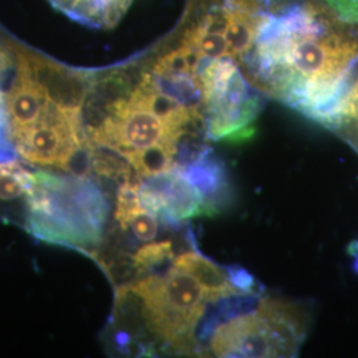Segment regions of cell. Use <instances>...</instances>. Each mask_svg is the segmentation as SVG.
I'll return each instance as SVG.
<instances>
[{"mask_svg": "<svg viewBox=\"0 0 358 358\" xmlns=\"http://www.w3.org/2000/svg\"><path fill=\"white\" fill-rule=\"evenodd\" d=\"M129 227L138 241L152 242L158 234V219L148 208H142L140 213L131 217Z\"/></svg>", "mask_w": 358, "mask_h": 358, "instance_id": "12", "label": "cell"}, {"mask_svg": "<svg viewBox=\"0 0 358 358\" xmlns=\"http://www.w3.org/2000/svg\"><path fill=\"white\" fill-rule=\"evenodd\" d=\"M334 15L348 23L358 24V0H320Z\"/></svg>", "mask_w": 358, "mask_h": 358, "instance_id": "13", "label": "cell"}, {"mask_svg": "<svg viewBox=\"0 0 358 358\" xmlns=\"http://www.w3.org/2000/svg\"><path fill=\"white\" fill-rule=\"evenodd\" d=\"M182 171L186 178L201 192L205 199L206 211H208L207 207L213 206L214 199L223 195L226 189L227 182L222 164L205 153L192 165L183 167Z\"/></svg>", "mask_w": 358, "mask_h": 358, "instance_id": "7", "label": "cell"}, {"mask_svg": "<svg viewBox=\"0 0 358 358\" xmlns=\"http://www.w3.org/2000/svg\"><path fill=\"white\" fill-rule=\"evenodd\" d=\"M174 268L190 273L201 284L206 301H217L230 296L242 294L232 282L229 273L214 262L198 252H185L173 259Z\"/></svg>", "mask_w": 358, "mask_h": 358, "instance_id": "6", "label": "cell"}, {"mask_svg": "<svg viewBox=\"0 0 358 358\" xmlns=\"http://www.w3.org/2000/svg\"><path fill=\"white\" fill-rule=\"evenodd\" d=\"M211 349L217 357H276L288 353L268 321L259 315L239 316L219 325Z\"/></svg>", "mask_w": 358, "mask_h": 358, "instance_id": "3", "label": "cell"}, {"mask_svg": "<svg viewBox=\"0 0 358 358\" xmlns=\"http://www.w3.org/2000/svg\"><path fill=\"white\" fill-rule=\"evenodd\" d=\"M138 187L140 183L137 182H125L121 183L117 192L115 217L122 230H127L131 217L145 208L142 205Z\"/></svg>", "mask_w": 358, "mask_h": 358, "instance_id": "10", "label": "cell"}, {"mask_svg": "<svg viewBox=\"0 0 358 358\" xmlns=\"http://www.w3.org/2000/svg\"><path fill=\"white\" fill-rule=\"evenodd\" d=\"M138 192L145 208L170 220H183L206 213L202 194L178 166L142 179Z\"/></svg>", "mask_w": 358, "mask_h": 358, "instance_id": "4", "label": "cell"}, {"mask_svg": "<svg viewBox=\"0 0 358 358\" xmlns=\"http://www.w3.org/2000/svg\"><path fill=\"white\" fill-rule=\"evenodd\" d=\"M71 20L96 29H112L124 19L134 0H47Z\"/></svg>", "mask_w": 358, "mask_h": 358, "instance_id": "5", "label": "cell"}, {"mask_svg": "<svg viewBox=\"0 0 358 358\" xmlns=\"http://www.w3.org/2000/svg\"><path fill=\"white\" fill-rule=\"evenodd\" d=\"M26 196L32 236L83 251L100 243L109 207L88 177L38 171Z\"/></svg>", "mask_w": 358, "mask_h": 358, "instance_id": "1", "label": "cell"}, {"mask_svg": "<svg viewBox=\"0 0 358 358\" xmlns=\"http://www.w3.org/2000/svg\"><path fill=\"white\" fill-rule=\"evenodd\" d=\"M173 244L167 241L159 243L146 244L137 250L134 256H131L137 273H145L169 260H173Z\"/></svg>", "mask_w": 358, "mask_h": 358, "instance_id": "11", "label": "cell"}, {"mask_svg": "<svg viewBox=\"0 0 358 358\" xmlns=\"http://www.w3.org/2000/svg\"><path fill=\"white\" fill-rule=\"evenodd\" d=\"M142 300L146 328L174 348L190 344L205 313V294L190 273L178 268L166 275H149L128 285Z\"/></svg>", "mask_w": 358, "mask_h": 358, "instance_id": "2", "label": "cell"}, {"mask_svg": "<svg viewBox=\"0 0 358 358\" xmlns=\"http://www.w3.org/2000/svg\"><path fill=\"white\" fill-rule=\"evenodd\" d=\"M229 278L231 282L241 291V292H250L254 285V278L244 269H229Z\"/></svg>", "mask_w": 358, "mask_h": 358, "instance_id": "14", "label": "cell"}, {"mask_svg": "<svg viewBox=\"0 0 358 358\" xmlns=\"http://www.w3.org/2000/svg\"><path fill=\"white\" fill-rule=\"evenodd\" d=\"M32 177L26 167L13 159L0 161V201H13L27 195Z\"/></svg>", "mask_w": 358, "mask_h": 358, "instance_id": "9", "label": "cell"}, {"mask_svg": "<svg viewBox=\"0 0 358 358\" xmlns=\"http://www.w3.org/2000/svg\"><path fill=\"white\" fill-rule=\"evenodd\" d=\"M127 158L142 179L164 174L176 167L174 152L167 145H155L143 150H136L129 153Z\"/></svg>", "mask_w": 358, "mask_h": 358, "instance_id": "8", "label": "cell"}]
</instances>
